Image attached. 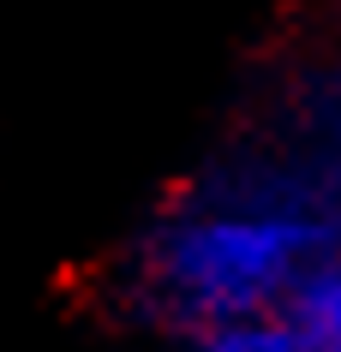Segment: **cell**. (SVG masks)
<instances>
[{"label": "cell", "mask_w": 341, "mask_h": 352, "mask_svg": "<svg viewBox=\"0 0 341 352\" xmlns=\"http://www.w3.org/2000/svg\"><path fill=\"white\" fill-rule=\"evenodd\" d=\"M323 251H335V227L311 209L300 173L227 162L132 239L126 305L162 334L276 311L293 275Z\"/></svg>", "instance_id": "cell-1"}, {"label": "cell", "mask_w": 341, "mask_h": 352, "mask_svg": "<svg viewBox=\"0 0 341 352\" xmlns=\"http://www.w3.org/2000/svg\"><path fill=\"white\" fill-rule=\"evenodd\" d=\"M276 311L300 329L311 352H341V251H323L305 263Z\"/></svg>", "instance_id": "cell-2"}, {"label": "cell", "mask_w": 341, "mask_h": 352, "mask_svg": "<svg viewBox=\"0 0 341 352\" xmlns=\"http://www.w3.org/2000/svg\"><path fill=\"white\" fill-rule=\"evenodd\" d=\"M168 352H311V346L282 311H251V316H222L204 329L168 334Z\"/></svg>", "instance_id": "cell-3"}]
</instances>
